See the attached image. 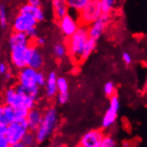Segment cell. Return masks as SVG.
Here are the masks:
<instances>
[{
	"label": "cell",
	"instance_id": "obj_34",
	"mask_svg": "<svg viewBox=\"0 0 147 147\" xmlns=\"http://www.w3.org/2000/svg\"><path fill=\"white\" fill-rule=\"evenodd\" d=\"M34 42H35V44L34 45H36L38 47H44L46 45V38H43V37H38L37 38L34 39Z\"/></svg>",
	"mask_w": 147,
	"mask_h": 147
},
{
	"label": "cell",
	"instance_id": "obj_12",
	"mask_svg": "<svg viewBox=\"0 0 147 147\" xmlns=\"http://www.w3.org/2000/svg\"><path fill=\"white\" fill-rule=\"evenodd\" d=\"M106 135L102 129H91L80 138V144L86 147H99Z\"/></svg>",
	"mask_w": 147,
	"mask_h": 147
},
{
	"label": "cell",
	"instance_id": "obj_17",
	"mask_svg": "<svg viewBox=\"0 0 147 147\" xmlns=\"http://www.w3.org/2000/svg\"><path fill=\"white\" fill-rule=\"evenodd\" d=\"M14 120H16L15 108L5 103H0V123L8 126Z\"/></svg>",
	"mask_w": 147,
	"mask_h": 147
},
{
	"label": "cell",
	"instance_id": "obj_2",
	"mask_svg": "<svg viewBox=\"0 0 147 147\" xmlns=\"http://www.w3.org/2000/svg\"><path fill=\"white\" fill-rule=\"evenodd\" d=\"M59 125V114L56 108L49 107L44 111L42 121L36 130V137L38 144L47 142L53 136Z\"/></svg>",
	"mask_w": 147,
	"mask_h": 147
},
{
	"label": "cell",
	"instance_id": "obj_1",
	"mask_svg": "<svg viewBox=\"0 0 147 147\" xmlns=\"http://www.w3.org/2000/svg\"><path fill=\"white\" fill-rule=\"evenodd\" d=\"M3 101L5 105L13 107H25L28 110L35 107L37 102L19 84L8 86L3 93Z\"/></svg>",
	"mask_w": 147,
	"mask_h": 147
},
{
	"label": "cell",
	"instance_id": "obj_33",
	"mask_svg": "<svg viewBox=\"0 0 147 147\" xmlns=\"http://www.w3.org/2000/svg\"><path fill=\"white\" fill-rule=\"evenodd\" d=\"M9 71V67H8L7 63L5 62H0V75L5 76Z\"/></svg>",
	"mask_w": 147,
	"mask_h": 147
},
{
	"label": "cell",
	"instance_id": "obj_24",
	"mask_svg": "<svg viewBox=\"0 0 147 147\" xmlns=\"http://www.w3.org/2000/svg\"><path fill=\"white\" fill-rule=\"evenodd\" d=\"M9 23V19H8V11L5 5L0 6V29L5 30Z\"/></svg>",
	"mask_w": 147,
	"mask_h": 147
},
{
	"label": "cell",
	"instance_id": "obj_13",
	"mask_svg": "<svg viewBox=\"0 0 147 147\" xmlns=\"http://www.w3.org/2000/svg\"><path fill=\"white\" fill-rule=\"evenodd\" d=\"M27 48L28 47L10 49V63L16 70L19 71L27 66V61H26V51H27Z\"/></svg>",
	"mask_w": 147,
	"mask_h": 147
},
{
	"label": "cell",
	"instance_id": "obj_31",
	"mask_svg": "<svg viewBox=\"0 0 147 147\" xmlns=\"http://www.w3.org/2000/svg\"><path fill=\"white\" fill-rule=\"evenodd\" d=\"M121 59H122V61L123 63L126 64V65H130L133 62V57L132 55L128 53V52L125 51L122 53L121 55Z\"/></svg>",
	"mask_w": 147,
	"mask_h": 147
},
{
	"label": "cell",
	"instance_id": "obj_15",
	"mask_svg": "<svg viewBox=\"0 0 147 147\" xmlns=\"http://www.w3.org/2000/svg\"><path fill=\"white\" fill-rule=\"evenodd\" d=\"M18 12L31 15L38 21V22H43L46 18L45 11L43 10V8L41 6H34L28 3H24L21 5L18 8Z\"/></svg>",
	"mask_w": 147,
	"mask_h": 147
},
{
	"label": "cell",
	"instance_id": "obj_27",
	"mask_svg": "<svg viewBox=\"0 0 147 147\" xmlns=\"http://www.w3.org/2000/svg\"><path fill=\"white\" fill-rule=\"evenodd\" d=\"M115 85L111 80L107 81L103 85V93L107 97H111L112 96L115 94Z\"/></svg>",
	"mask_w": 147,
	"mask_h": 147
},
{
	"label": "cell",
	"instance_id": "obj_11",
	"mask_svg": "<svg viewBox=\"0 0 147 147\" xmlns=\"http://www.w3.org/2000/svg\"><path fill=\"white\" fill-rule=\"evenodd\" d=\"M110 22V15L109 14H102L100 18L88 26V36L89 38L96 40V42L101 38L105 29L107 28V25Z\"/></svg>",
	"mask_w": 147,
	"mask_h": 147
},
{
	"label": "cell",
	"instance_id": "obj_14",
	"mask_svg": "<svg viewBox=\"0 0 147 147\" xmlns=\"http://www.w3.org/2000/svg\"><path fill=\"white\" fill-rule=\"evenodd\" d=\"M30 38L26 33L13 31L8 38V46L9 48H18V47H27L30 43Z\"/></svg>",
	"mask_w": 147,
	"mask_h": 147
},
{
	"label": "cell",
	"instance_id": "obj_7",
	"mask_svg": "<svg viewBox=\"0 0 147 147\" xmlns=\"http://www.w3.org/2000/svg\"><path fill=\"white\" fill-rule=\"evenodd\" d=\"M38 21L28 13H17L11 22L13 31L27 33L30 29L37 27Z\"/></svg>",
	"mask_w": 147,
	"mask_h": 147
},
{
	"label": "cell",
	"instance_id": "obj_21",
	"mask_svg": "<svg viewBox=\"0 0 147 147\" xmlns=\"http://www.w3.org/2000/svg\"><path fill=\"white\" fill-rule=\"evenodd\" d=\"M53 53H54V55L57 59L64 58L66 55L68 54L67 45L63 44V43H56L53 47Z\"/></svg>",
	"mask_w": 147,
	"mask_h": 147
},
{
	"label": "cell",
	"instance_id": "obj_43",
	"mask_svg": "<svg viewBox=\"0 0 147 147\" xmlns=\"http://www.w3.org/2000/svg\"><path fill=\"white\" fill-rule=\"evenodd\" d=\"M2 5V0H0V6Z\"/></svg>",
	"mask_w": 147,
	"mask_h": 147
},
{
	"label": "cell",
	"instance_id": "obj_4",
	"mask_svg": "<svg viewBox=\"0 0 147 147\" xmlns=\"http://www.w3.org/2000/svg\"><path fill=\"white\" fill-rule=\"evenodd\" d=\"M102 14L100 0H91L90 3H88L83 8V10L78 13V19L80 25L88 27L97 21Z\"/></svg>",
	"mask_w": 147,
	"mask_h": 147
},
{
	"label": "cell",
	"instance_id": "obj_23",
	"mask_svg": "<svg viewBox=\"0 0 147 147\" xmlns=\"http://www.w3.org/2000/svg\"><path fill=\"white\" fill-rule=\"evenodd\" d=\"M96 44H97V42L96 40H93L91 38L88 40L85 47V49H84V52H83V55H82V61L88 59L92 55V53L96 47Z\"/></svg>",
	"mask_w": 147,
	"mask_h": 147
},
{
	"label": "cell",
	"instance_id": "obj_3",
	"mask_svg": "<svg viewBox=\"0 0 147 147\" xmlns=\"http://www.w3.org/2000/svg\"><path fill=\"white\" fill-rule=\"evenodd\" d=\"M89 39L88 27L80 25L77 31L70 38H67V48L68 55L73 61L81 62L82 55L86 44Z\"/></svg>",
	"mask_w": 147,
	"mask_h": 147
},
{
	"label": "cell",
	"instance_id": "obj_42",
	"mask_svg": "<svg viewBox=\"0 0 147 147\" xmlns=\"http://www.w3.org/2000/svg\"><path fill=\"white\" fill-rule=\"evenodd\" d=\"M5 1H6V2H11V1H13V0H5Z\"/></svg>",
	"mask_w": 147,
	"mask_h": 147
},
{
	"label": "cell",
	"instance_id": "obj_26",
	"mask_svg": "<svg viewBox=\"0 0 147 147\" xmlns=\"http://www.w3.org/2000/svg\"><path fill=\"white\" fill-rule=\"evenodd\" d=\"M57 89L58 93H66L69 91V82L65 77L57 78Z\"/></svg>",
	"mask_w": 147,
	"mask_h": 147
},
{
	"label": "cell",
	"instance_id": "obj_9",
	"mask_svg": "<svg viewBox=\"0 0 147 147\" xmlns=\"http://www.w3.org/2000/svg\"><path fill=\"white\" fill-rule=\"evenodd\" d=\"M59 29L66 38H70L80 28V23L78 19V15H74L69 13L63 18L58 20Z\"/></svg>",
	"mask_w": 147,
	"mask_h": 147
},
{
	"label": "cell",
	"instance_id": "obj_32",
	"mask_svg": "<svg viewBox=\"0 0 147 147\" xmlns=\"http://www.w3.org/2000/svg\"><path fill=\"white\" fill-rule=\"evenodd\" d=\"M28 35V37L31 39V40H34L35 38H37L38 37V29L37 27L35 28H32L30 29L27 33H26Z\"/></svg>",
	"mask_w": 147,
	"mask_h": 147
},
{
	"label": "cell",
	"instance_id": "obj_20",
	"mask_svg": "<svg viewBox=\"0 0 147 147\" xmlns=\"http://www.w3.org/2000/svg\"><path fill=\"white\" fill-rule=\"evenodd\" d=\"M90 1L91 0H66L70 11L76 13H79L81 10H83V8L90 3Z\"/></svg>",
	"mask_w": 147,
	"mask_h": 147
},
{
	"label": "cell",
	"instance_id": "obj_25",
	"mask_svg": "<svg viewBox=\"0 0 147 147\" xmlns=\"http://www.w3.org/2000/svg\"><path fill=\"white\" fill-rule=\"evenodd\" d=\"M22 142L27 147H32L34 145H36L38 142H37V137H36L35 132L30 130L27 134L23 136Z\"/></svg>",
	"mask_w": 147,
	"mask_h": 147
},
{
	"label": "cell",
	"instance_id": "obj_39",
	"mask_svg": "<svg viewBox=\"0 0 147 147\" xmlns=\"http://www.w3.org/2000/svg\"><path fill=\"white\" fill-rule=\"evenodd\" d=\"M74 147H86V146H84L83 144H81L80 143L79 144H77V145H75Z\"/></svg>",
	"mask_w": 147,
	"mask_h": 147
},
{
	"label": "cell",
	"instance_id": "obj_5",
	"mask_svg": "<svg viewBox=\"0 0 147 147\" xmlns=\"http://www.w3.org/2000/svg\"><path fill=\"white\" fill-rule=\"evenodd\" d=\"M30 131L26 119H16L7 126V130L5 135L6 139L11 144L22 142L23 136Z\"/></svg>",
	"mask_w": 147,
	"mask_h": 147
},
{
	"label": "cell",
	"instance_id": "obj_44",
	"mask_svg": "<svg viewBox=\"0 0 147 147\" xmlns=\"http://www.w3.org/2000/svg\"><path fill=\"white\" fill-rule=\"evenodd\" d=\"M0 57H1V51H0Z\"/></svg>",
	"mask_w": 147,
	"mask_h": 147
},
{
	"label": "cell",
	"instance_id": "obj_22",
	"mask_svg": "<svg viewBox=\"0 0 147 147\" xmlns=\"http://www.w3.org/2000/svg\"><path fill=\"white\" fill-rule=\"evenodd\" d=\"M101 6H102V11L103 14H111L112 10L114 9L117 0H100Z\"/></svg>",
	"mask_w": 147,
	"mask_h": 147
},
{
	"label": "cell",
	"instance_id": "obj_35",
	"mask_svg": "<svg viewBox=\"0 0 147 147\" xmlns=\"http://www.w3.org/2000/svg\"><path fill=\"white\" fill-rule=\"evenodd\" d=\"M11 144L6 139L5 136H0V147H10Z\"/></svg>",
	"mask_w": 147,
	"mask_h": 147
},
{
	"label": "cell",
	"instance_id": "obj_8",
	"mask_svg": "<svg viewBox=\"0 0 147 147\" xmlns=\"http://www.w3.org/2000/svg\"><path fill=\"white\" fill-rule=\"evenodd\" d=\"M38 71L35 70L31 67L26 66L17 73V81L18 84L23 86L26 89H30L36 86H39L37 84V76Z\"/></svg>",
	"mask_w": 147,
	"mask_h": 147
},
{
	"label": "cell",
	"instance_id": "obj_10",
	"mask_svg": "<svg viewBox=\"0 0 147 147\" xmlns=\"http://www.w3.org/2000/svg\"><path fill=\"white\" fill-rule=\"evenodd\" d=\"M26 61H27V66L37 71H40L45 63L44 56L40 52L39 47L32 44L28 47L26 51Z\"/></svg>",
	"mask_w": 147,
	"mask_h": 147
},
{
	"label": "cell",
	"instance_id": "obj_19",
	"mask_svg": "<svg viewBox=\"0 0 147 147\" xmlns=\"http://www.w3.org/2000/svg\"><path fill=\"white\" fill-rule=\"evenodd\" d=\"M52 8L55 17L59 20L70 13L66 0H52Z\"/></svg>",
	"mask_w": 147,
	"mask_h": 147
},
{
	"label": "cell",
	"instance_id": "obj_16",
	"mask_svg": "<svg viewBox=\"0 0 147 147\" xmlns=\"http://www.w3.org/2000/svg\"><path fill=\"white\" fill-rule=\"evenodd\" d=\"M43 114H44V112L36 107H34L33 109L29 111V113H28L27 118H26V120H27V123H28V126L30 131L36 132V130L38 128L42 121Z\"/></svg>",
	"mask_w": 147,
	"mask_h": 147
},
{
	"label": "cell",
	"instance_id": "obj_40",
	"mask_svg": "<svg viewBox=\"0 0 147 147\" xmlns=\"http://www.w3.org/2000/svg\"><path fill=\"white\" fill-rule=\"evenodd\" d=\"M54 147H67V146L64 145V144H58V145H55V146H54Z\"/></svg>",
	"mask_w": 147,
	"mask_h": 147
},
{
	"label": "cell",
	"instance_id": "obj_18",
	"mask_svg": "<svg viewBox=\"0 0 147 147\" xmlns=\"http://www.w3.org/2000/svg\"><path fill=\"white\" fill-rule=\"evenodd\" d=\"M57 74L55 71H51L47 76V82L45 85V94L47 98H54L58 94L57 89Z\"/></svg>",
	"mask_w": 147,
	"mask_h": 147
},
{
	"label": "cell",
	"instance_id": "obj_6",
	"mask_svg": "<svg viewBox=\"0 0 147 147\" xmlns=\"http://www.w3.org/2000/svg\"><path fill=\"white\" fill-rule=\"evenodd\" d=\"M120 108V102L119 97L114 94L111 97H110L109 102V107L107 108L106 111L102 116V121H101V127L102 129H110L114 126Z\"/></svg>",
	"mask_w": 147,
	"mask_h": 147
},
{
	"label": "cell",
	"instance_id": "obj_37",
	"mask_svg": "<svg viewBox=\"0 0 147 147\" xmlns=\"http://www.w3.org/2000/svg\"><path fill=\"white\" fill-rule=\"evenodd\" d=\"M6 130H7V126L0 123V136H5L6 133Z\"/></svg>",
	"mask_w": 147,
	"mask_h": 147
},
{
	"label": "cell",
	"instance_id": "obj_41",
	"mask_svg": "<svg viewBox=\"0 0 147 147\" xmlns=\"http://www.w3.org/2000/svg\"><path fill=\"white\" fill-rule=\"evenodd\" d=\"M32 147H42V146H40V145H38V144H36V145H34V146H32Z\"/></svg>",
	"mask_w": 147,
	"mask_h": 147
},
{
	"label": "cell",
	"instance_id": "obj_28",
	"mask_svg": "<svg viewBox=\"0 0 147 147\" xmlns=\"http://www.w3.org/2000/svg\"><path fill=\"white\" fill-rule=\"evenodd\" d=\"M99 147H117V142L111 136H105Z\"/></svg>",
	"mask_w": 147,
	"mask_h": 147
},
{
	"label": "cell",
	"instance_id": "obj_38",
	"mask_svg": "<svg viewBox=\"0 0 147 147\" xmlns=\"http://www.w3.org/2000/svg\"><path fill=\"white\" fill-rule=\"evenodd\" d=\"M10 147H27L22 142H20V143H17V144H13L10 145Z\"/></svg>",
	"mask_w": 147,
	"mask_h": 147
},
{
	"label": "cell",
	"instance_id": "obj_36",
	"mask_svg": "<svg viewBox=\"0 0 147 147\" xmlns=\"http://www.w3.org/2000/svg\"><path fill=\"white\" fill-rule=\"evenodd\" d=\"M26 3H28L34 6H41L42 0H26Z\"/></svg>",
	"mask_w": 147,
	"mask_h": 147
},
{
	"label": "cell",
	"instance_id": "obj_30",
	"mask_svg": "<svg viewBox=\"0 0 147 147\" xmlns=\"http://www.w3.org/2000/svg\"><path fill=\"white\" fill-rule=\"evenodd\" d=\"M46 82H47V76L45 75L44 72L38 71L37 76V84L41 88V86H45Z\"/></svg>",
	"mask_w": 147,
	"mask_h": 147
},
{
	"label": "cell",
	"instance_id": "obj_29",
	"mask_svg": "<svg viewBox=\"0 0 147 147\" xmlns=\"http://www.w3.org/2000/svg\"><path fill=\"white\" fill-rule=\"evenodd\" d=\"M56 102L59 103L60 105H64L69 102V99H70V96H69V93H58L56 94Z\"/></svg>",
	"mask_w": 147,
	"mask_h": 147
}]
</instances>
